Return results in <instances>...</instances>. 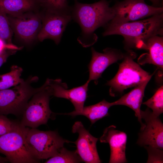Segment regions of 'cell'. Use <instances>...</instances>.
Masks as SVG:
<instances>
[{"label": "cell", "instance_id": "obj_17", "mask_svg": "<svg viewBox=\"0 0 163 163\" xmlns=\"http://www.w3.org/2000/svg\"><path fill=\"white\" fill-rule=\"evenodd\" d=\"M152 77L151 76L148 78L118 100L112 102V106L124 105L132 109L134 111L135 115L140 123V130L142 129L144 126V123H142L141 116L140 107L142 104L145 88Z\"/></svg>", "mask_w": 163, "mask_h": 163}, {"label": "cell", "instance_id": "obj_2", "mask_svg": "<svg viewBox=\"0 0 163 163\" xmlns=\"http://www.w3.org/2000/svg\"><path fill=\"white\" fill-rule=\"evenodd\" d=\"M163 13L148 18L121 24L108 23L104 27L103 36L118 35L124 38V48L126 51L136 48L139 44L154 35L163 34Z\"/></svg>", "mask_w": 163, "mask_h": 163}, {"label": "cell", "instance_id": "obj_30", "mask_svg": "<svg viewBox=\"0 0 163 163\" xmlns=\"http://www.w3.org/2000/svg\"><path fill=\"white\" fill-rule=\"evenodd\" d=\"M8 162V160L5 157L0 156V163H4Z\"/></svg>", "mask_w": 163, "mask_h": 163}, {"label": "cell", "instance_id": "obj_25", "mask_svg": "<svg viewBox=\"0 0 163 163\" xmlns=\"http://www.w3.org/2000/svg\"><path fill=\"white\" fill-rule=\"evenodd\" d=\"M148 153L147 163H163L162 149L150 146H145Z\"/></svg>", "mask_w": 163, "mask_h": 163}, {"label": "cell", "instance_id": "obj_27", "mask_svg": "<svg viewBox=\"0 0 163 163\" xmlns=\"http://www.w3.org/2000/svg\"><path fill=\"white\" fill-rule=\"evenodd\" d=\"M18 49L12 48H7L0 53V67L5 63L8 57L14 54Z\"/></svg>", "mask_w": 163, "mask_h": 163}, {"label": "cell", "instance_id": "obj_9", "mask_svg": "<svg viewBox=\"0 0 163 163\" xmlns=\"http://www.w3.org/2000/svg\"><path fill=\"white\" fill-rule=\"evenodd\" d=\"M7 15L13 33L21 40L28 43L37 38L42 27V15L31 11L17 15Z\"/></svg>", "mask_w": 163, "mask_h": 163}, {"label": "cell", "instance_id": "obj_12", "mask_svg": "<svg viewBox=\"0 0 163 163\" xmlns=\"http://www.w3.org/2000/svg\"><path fill=\"white\" fill-rule=\"evenodd\" d=\"M72 132L78 134L77 139L73 143L76 145V152L83 162L101 163L96 146L98 139L91 134L80 121L75 123L72 126Z\"/></svg>", "mask_w": 163, "mask_h": 163}, {"label": "cell", "instance_id": "obj_13", "mask_svg": "<svg viewBox=\"0 0 163 163\" xmlns=\"http://www.w3.org/2000/svg\"><path fill=\"white\" fill-rule=\"evenodd\" d=\"M47 80L48 87L52 96L69 100L73 104L76 111L82 110L87 97L89 83L88 80L82 86L68 89L67 84L62 82L60 79L48 78Z\"/></svg>", "mask_w": 163, "mask_h": 163}, {"label": "cell", "instance_id": "obj_16", "mask_svg": "<svg viewBox=\"0 0 163 163\" xmlns=\"http://www.w3.org/2000/svg\"><path fill=\"white\" fill-rule=\"evenodd\" d=\"M136 48L144 49L147 52L141 55L138 62L141 65L152 64L156 66L161 75L163 70V37L154 35L140 42Z\"/></svg>", "mask_w": 163, "mask_h": 163}, {"label": "cell", "instance_id": "obj_20", "mask_svg": "<svg viewBox=\"0 0 163 163\" xmlns=\"http://www.w3.org/2000/svg\"><path fill=\"white\" fill-rule=\"evenodd\" d=\"M22 69L16 65H13L10 71L6 73L0 75V90L9 88L19 84L23 79L21 78Z\"/></svg>", "mask_w": 163, "mask_h": 163}, {"label": "cell", "instance_id": "obj_28", "mask_svg": "<svg viewBox=\"0 0 163 163\" xmlns=\"http://www.w3.org/2000/svg\"><path fill=\"white\" fill-rule=\"evenodd\" d=\"M7 48H18V47L12 45H8L0 38V53L4 50Z\"/></svg>", "mask_w": 163, "mask_h": 163}, {"label": "cell", "instance_id": "obj_11", "mask_svg": "<svg viewBox=\"0 0 163 163\" xmlns=\"http://www.w3.org/2000/svg\"><path fill=\"white\" fill-rule=\"evenodd\" d=\"M140 115L145 123L139 134L137 143L140 146H150L162 149L163 124L159 117L154 115L148 107L144 111L141 110Z\"/></svg>", "mask_w": 163, "mask_h": 163}, {"label": "cell", "instance_id": "obj_29", "mask_svg": "<svg viewBox=\"0 0 163 163\" xmlns=\"http://www.w3.org/2000/svg\"><path fill=\"white\" fill-rule=\"evenodd\" d=\"M152 2L154 6L155 7H161L160 2L161 0H149Z\"/></svg>", "mask_w": 163, "mask_h": 163}, {"label": "cell", "instance_id": "obj_4", "mask_svg": "<svg viewBox=\"0 0 163 163\" xmlns=\"http://www.w3.org/2000/svg\"><path fill=\"white\" fill-rule=\"evenodd\" d=\"M38 79L31 76L12 88L0 90V115L22 114L31 97L43 87V85L38 88L31 86Z\"/></svg>", "mask_w": 163, "mask_h": 163}, {"label": "cell", "instance_id": "obj_24", "mask_svg": "<svg viewBox=\"0 0 163 163\" xmlns=\"http://www.w3.org/2000/svg\"><path fill=\"white\" fill-rule=\"evenodd\" d=\"M13 31L7 14L0 8V38L8 45H12Z\"/></svg>", "mask_w": 163, "mask_h": 163}, {"label": "cell", "instance_id": "obj_7", "mask_svg": "<svg viewBox=\"0 0 163 163\" xmlns=\"http://www.w3.org/2000/svg\"><path fill=\"white\" fill-rule=\"evenodd\" d=\"M43 85V88L32 96L26 106L20 123L21 126L37 128L46 124L54 113L50 108V100L52 95L46 80Z\"/></svg>", "mask_w": 163, "mask_h": 163}, {"label": "cell", "instance_id": "obj_19", "mask_svg": "<svg viewBox=\"0 0 163 163\" xmlns=\"http://www.w3.org/2000/svg\"><path fill=\"white\" fill-rule=\"evenodd\" d=\"M37 4L36 0H0V8L7 14L14 16L31 11Z\"/></svg>", "mask_w": 163, "mask_h": 163}, {"label": "cell", "instance_id": "obj_22", "mask_svg": "<svg viewBox=\"0 0 163 163\" xmlns=\"http://www.w3.org/2000/svg\"><path fill=\"white\" fill-rule=\"evenodd\" d=\"M45 11L71 13L67 0H36Z\"/></svg>", "mask_w": 163, "mask_h": 163}, {"label": "cell", "instance_id": "obj_14", "mask_svg": "<svg viewBox=\"0 0 163 163\" xmlns=\"http://www.w3.org/2000/svg\"><path fill=\"white\" fill-rule=\"evenodd\" d=\"M91 58L88 65L89 72L88 81H94L95 84L101 77L104 71L109 66L118 61L122 60L124 53L116 49L107 47L103 50V53L96 51L93 47L91 48Z\"/></svg>", "mask_w": 163, "mask_h": 163}, {"label": "cell", "instance_id": "obj_21", "mask_svg": "<svg viewBox=\"0 0 163 163\" xmlns=\"http://www.w3.org/2000/svg\"><path fill=\"white\" fill-rule=\"evenodd\" d=\"M83 162L76 150L70 151L63 147L55 156L49 158L45 163H76Z\"/></svg>", "mask_w": 163, "mask_h": 163}, {"label": "cell", "instance_id": "obj_18", "mask_svg": "<svg viewBox=\"0 0 163 163\" xmlns=\"http://www.w3.org/2000/svg\"><path fill=\"white\" fill-rule=\"evenodd\" d=\"M113 106L111 103L104 100L94 105L84 107L80 111L74 110L68 113L61 114L72 116L83 115L88 118L93 124L98 120L109 115L110 108Z\"/></svg>", "mask_w": 163, "mask_h": 163}, {"label": "cell", "instance_id": "obj_8", "mask_svg": "<svg viewBox=\"0 0 163 163\" xmlns=\"http://www.w3.org/2000/svg\"><path fill=\"white\" fill-rule=\"evenodd\" d=\"M112 7L115 15L109 23L113 24L136 21L163 12V6L149 5L144 0H123Z\"/></svg>", "mask_w": 163, "mask_h": 163}, {"label": "cell", "instance_id": "obj_5", "mask_svg": "<svg viewBox=\"0 0 163 163\" xmlns=\"http://www.w3.org/2000/svg\"><path fill=\"white\" fill-rule=\"evenodd\" d=\"M26 140L31 153L39 161L55 156L65 143L71 142L61 137L56 131H43L28 127Z\"/></svg>", "mask_w": 163, "mask_h": 163}, {"label": "cell", "instance_id": "obj_6", "mask_svg": "<svg viewBox=\"0 0 163 163\" xmlns=\"http://www.w3.org/2000/svg\"><path fill=\"white\" fill-rule=\"evenodd\" d=\"M27 127L17 123L12 130L0 136V153L11 163H36L40 161L31 153L26 143Z\"/></svg>", "mask_w": 163, "mask_h": 163}, {"label": "cell", "instance_id": "obj_23", "mask_svg": "<svg viewBox=\"0 0 163 163\" xmlns=\"http://www.w3.org/2000/svg\"><path fill=\"white\" fill-rule=\"evenodd\" d=\"M142 104L151 109L154 115L159 117L163 112V85L158 89L151 97Z\"/></svg>", "mask_w": 163, "mask_h": 163}, {"label": "cell", "instance_id": "obj_1", "mask_svg": "<svg viewBox=\"0 0 163 163\" xmlns=\"http://www.w3.org/2000/svg\"><path fill=\"white\" fill-rule=\"evenodd\" d=\"M107 0H100L91 4L83 3L75 0L71 8L72 18L80 25L82 32L77 40L83 47L94 44L98 37L94 31L104 27L113 18L115 13Z\"/></svg>", "mask_w": 163, "mask_h": 163}, {"label": "cell", "instance_id": "obj_31", "mask_svg": "<svg viewBox=\"0 0 163 163\" xmlns=\"http://www.w3.org/2000/svg\"></svg>", "mask_w": 163, "mask_h": 163}, {"label": "cell", "instance_id": "obj_10", "mask_svg": "<svg viewBox=\"0 0 163 163\" xmlns=\"http://www.w3.org/2000/svg\"><path fill=\"white\" fill-rule=\"evenodd\" d=\"M44 13L37 39L40 42L50 39L58 45L68 24L72 19L71 13L45 11Z\"/></svg>", "mask_w": 163, "mask_h": 163}, {"label": "cell", "instance_id": "obj_15", "mask_svg": "<svg viewBox=\"0 0 163 163\" xmlns=\"http://www.w3.org/2000/svg\"><path fill=\"white\" fill-rule=\"evenodd\" d=\"M116 128L114 125L105 128L100 140L101 143H107L110 145V155L109 163H125L127 161L125 153L127 135L125 133Z\"/></svg>", "mask_w": 163, "mask_h": 163}, {"label": "cell", "instance_id": "obj_3", "mask_svg": "<svg viewBox=\"0 0 163 163\" xmlns=\"http://www.w3.org/2000/svg\"><path fill=\"white\" fill-rule=\"evenodd\" d=\"M137 56V54L131 49L124 53L117 73L106 84L110 87L109 94L111 96L121 95L124 90L134 88L152 76L154 73L149 74L134 61Z\"/></svg>", "mask_w": 163, "mask_h": 163}, {"label": "cell", "instance_id": "obj_26", "mask_svg": "<svg viewBox=\"0 0 163 163\" xmlns=\"http://www.w3.org/2000/svg\"><path fill=\"white\" fill-rule=\"evenodd\" d=\"M16 123L11 121L5 115H0V136L12 130Z\"/></svg>", "mask_w": 163, "mask_h": 163}]
</instances>
